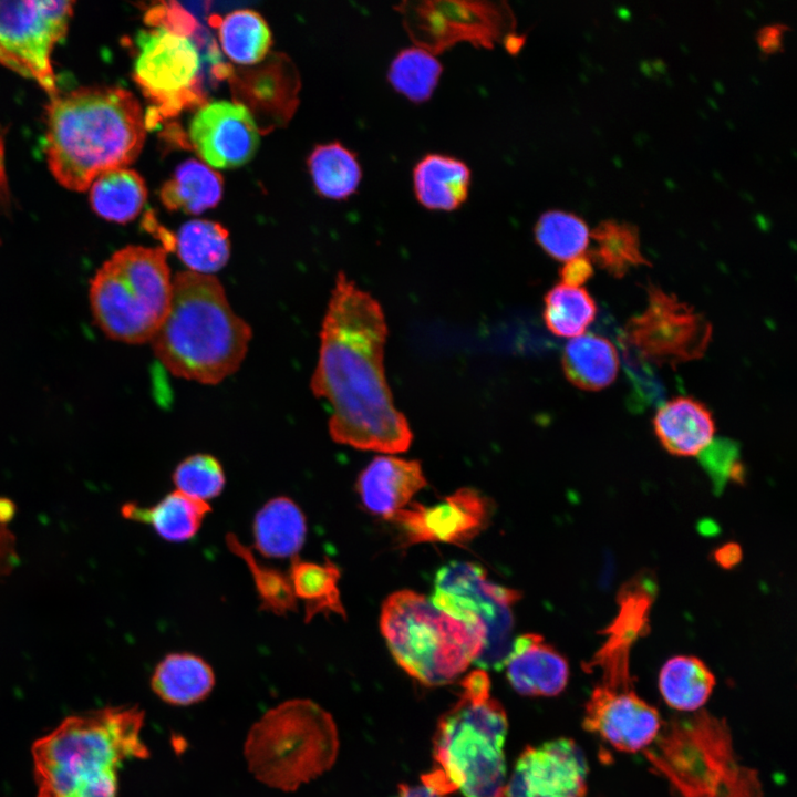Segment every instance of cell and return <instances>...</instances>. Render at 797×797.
Instances as JSON below:
<instances>
[{
  "label": "cell",
  "instance_id": "obj_1",
  "mask_svg": "<svg viewBox=\"0 0 797 797\" xmlns=\"http://www.w3.org/2000/svg\"><path fill=\"white\" fill-rule=\"evenodd\" d=\"M387 335L380 303L339 272L320 331L312 393L330 406L331 438L358 449L401 453L412 443L395 408L383 356Z\"/></svg>",
  "mask_w": 797,
  "mask_h": 797
},
{
  "label": "cell",
  "instance_id": "obj_2",
  "mask_svg": "<svg viewBox=\"0 0 797 797\" xmlns=\"http://www.w3.org/2000/svg\"><path fill=\"white\" fill-rule=\"evenodd\" d=\"M147 122L137 99L117 86L80 87L48 107L45 153L54 178L83 192L102 173L139 155Z\"/></svg>",
  "mask_w": 797,
  "mask_h": 797
},
{
  "label": "cell",
  "instance_id": "obj_3",
  "mask_svg": "<svg viewBox=\"0 0 797 797\" xmlns=\"http://www.w3.org/2000/svg\"><path fill=\"white\" fill-rule=\"evenodd\" d=\"M144 712L114 706L68 716L32 746L38 797H117L123 763L149 752Z\"/></svg>",
  "mask_w": 797,
  "mask_h": 797
},
{
  "label": "cell",
  "instance_id": "obj_4",
  "mask_svg": "<svg viewBox=\"0 0 797 797\" xmlns=\"http://www.w3.org/2000/svg\"><path fill=\"white\" fill-rule=\"evenodd\" d=\"M251 337L220 281L186 270L173 277L169 309L151 344L173 375L214 385L239 369Z\"/></svg>",
  "mask_w": 797,
  "mask_h": 797
},
{
  "label": "cell",
  "instance_id": "obj_5",
  "mask_svg": "<svg viewBox=\"0 0 797 797\" xmlns=\"http://www.w3.org/2000/svg\"><path fill=\"white\" fill-rule=\"evenodd\" d=\"M456 703L439 718L434 735V767L423 784L443 796L500 797L505 785L507 716L490 695L485 670L467 674Z\"/></svg>",
  "mask_w": 797,
  "mask_h": 797
},
{
  "label": "cell",
  "instance_id": "obj_6",
  "mask_svg": "<svg viewBox=\"0 0 797 797\" xmlns=\"http://www.w3.org/2000/svg\"><path fill=\"white\" fill-rule=\"evenodd\" d=\"M643 752L676 797H763L757 773L737 758L725 721L706 711L670 720Z\"/></svg>",
  "mask_w": 797,
  "mask_h": 797
},
{
  "label": "cell",
  "instance_id": "obj_7",
  "mask_svg": "<svg viewBox=\"0 0 797 797\" xmlns=\"http://www.w3.org/2000/svg\"><path fill=\"white\" fill-rule=\"evenodd\" d=\"M333 717L311 700L284 701L249 729L244 754L249 772L266 786L294 791L329 770L338 756Z\"/></svg>",
  "mask_w": 797,
  "mask_h": 797
},
{
  "label": "cell",
  "instance_id": "obj_8",
  "mask_svg": "<svg viewBox=\"0 0 797 797\" xmlns=\"http://www.w3.org/2000/svg\"><path fill=\"white\" fill-rule=\"evenodd\" d=\"M380 627L397 664L427 686L454 681L478 658L485 643L480 631L407 589L384 600Z\"/></svg>",
  "mask_w": 797,
  "mask_h": 797
},
{
  "label": "cell",
  "instance_id": "obj_9",
  "mask_svg": "<svg viewBox=\"0 0 797 797\" xmlns=\"http://www.w3.org/2000/svg\"><path fill=\"white\" fill-rule=\"evenodd\" d=\"M173 277L163 247L131 245L115 251L90 281L93 319L112 340L151 342L172 300Z\"/></svg>",
  "mask_w": 797,
  "mask_h": 797
},
{
  "label": "cell",
  "instance_id": "obj_10",
  "mask_svg": "<svg viewBox=\"0 0 797 797\" xmlns=\"http://www.w3.org/2000/svg\"><path fill=\"white\" fill-rule=\"evenodd\" d=\"M520 592L489 581L473 562L452 561L435 578L432 602L451 617L485 635L483 650L474 663L482 670H500L514 639L511 607Z\"/></svg>",
  "mask_w": 797,
  "mask_h": 797
},
{
  "label": "cell",
  "instance_id": "obj_11",
  "mask_svg": "<svg viewBox=\"0 0 797 797\" xmlns=\"http://www.w3.org/2000/svg\"><path fill=\"white\" fill-rule=\"evenodd\" d=\"M395 10L412 42L434 55L463 41L491 49L516 28L506 1H403Z\"/></svg>",
  "mask_w": 797,
  "mask_h": 797
},
{
  "label": "cell",
  "instance_id": "obj_12",
  "mask_svg": "<svg viewBox=\"0 0 797 797\" xmlns=\"http://www.w3.org/2000/svg\"><path fill=\"white\" fill-rule=\"evenodd\" d=\"M72 11L70 1H0V63L56 95L51 54Z\"/></svg>",
  "mask_w": 797,
  "mask_h": 797
},
{
  "label": "cell",
  "instance_id": "obj_13",
  "mask_svg": "<svg viewBox=\"0 0 797 797\" xmlns=\"http://www.w3.org/2000/svg\"><path fill=\"white\" fill-rule=\"evenodd\" d=\"M711 335L705 317L674 294L649 284L648 306L628 321L621 342L648 363L673 368L701 358Z\"/></svg>",
  "mask_w": 797,
  "mask_h": 797
},
{
  "label": "cell",
  "instance_id": "obj_14",
  "mask_svg": "<svg viewBox=\"0 0 797 797\" xmlns=\"http://www.w3.org/2000/svg\"><path fill=\"white\" fill-rule=\"evenodd\" d=\"M134 77L144 94L163 108H178L192 94L200 71V56L182 31L154 25L141 31Z\"/></svg>",
  "mask_w": 797,
  "mask_h": 797
},
{
  "label": "cell",
  "instance_id": "obj_15",
  "mask_svg": "<svg viewBox=\"0 0 797 797\" xmlns=\"http://www.w3.org/2000/svg\"><path fill=\"white\" fill-rule=\"evenodd\" d=\"M588 763L569 738L528 746L517 758L500 797H583Z\"/></svg>",
  "mask_w": 797,
  "mask_h": 797
},
{
  "label": "cell",
  "instance_id": "obj_16",
  "mask_svg": "<svg viewBox=\"0 0 797 797\" xmlns=\"http://www.w3.org/2000/svg\"><path fill=\"white\" fill-rule=\"evenodd\" d=\"M188 137L203 162L219 169L248 163L260 143L250 111L241 103L224 100L206 103L195 112Z\"/></svg>",
  "mask_w": 797,
  "mask_h": 797
},
{
  "label": "cell",
  "instance_id": "obj_17",
  "mask_svg": "<svg viewBox=\"0 0 797 797\" xmlns=\"http://www.w3.org/2000/svg\"><path fill=\"white\" fill-rule=\"evenodd\" d=\"M583 727L618 751L636 753L655 741L662 721L658 710L640 697L633 686L598 683L584 706Z\"/></svg>",
  "mask_w": 797,
  "mask_h": 797
},
{
  "label": "cell",
  "instance_id": "obj_18",
  "mask_svg": "<svg viewBox=\"0 0 797 797\" xmlns=\"http://www.w3.org/2000/svg\"><path fill=\"white\" fill-rule=\"evenodd\" d=\"M490 515L489 499L464 487L429 507L413 503L390 519L397 524L408 544L436 541L460 546L486 528Z\"/></svg>",
  "mask_w": 797,
  "mask_h": 797
},
{
  "label": "cell",
  "instance_id": "obj_19",
  "mask_svg": "<svg viewBox=\"0 0 797 797\" xmlns=\"http://www.w3.org/2000/svg\"><path fill=\"white\" fill-rule=\"evenodd\" d=\"M513 689L526 696H555L567 686V660L539 634L516 638L505 661Z\"/></svg>",
  "mask_w": 797,
  "mask_h": 797
},
{
  "label": "cell",
  "instance_id": "obj_20",
  "mask_svg": "<svg viewBox=\"0 0 797 797\" xmlns=\"http://www.w3.org/2000/svg\"><path fill=\"white\" fill-rule=\"evenodd\" d=\"M425 485L420 462L376 456L361 472L355 487L370 513L390 519Z\"/></svg>",
  "mask_w": 797,
  "mask_h": 797
},
{
  "label": "cell",
  "instance_id": "obj_21",
  "mask_svg": "<svg viewBox=\"0 0 797 797\" xmlns=\"http://www.w3.org/2000/svg\"><path fill=\"white\" fill-rule=\"evenodd\" d=\"M661 445L676 456H697L712 442L715 423L700 401L679 396L662 404L653 418Z\"/></svg>",
  "mask_w": 797,
  "mask_h": 797
},
{
  "label": "cell",
  "instance_id": "obj_22",
  "mask_svg": "<svg viewBox=\"0 0 797 797\" xmlns=\"http://www.w3.org/2000/svg\"><path fill=\"white\" fill-rule=\"evenodd\" d=\"M255 548L267 558L298 556L307 536V519L299 505L287 496L269 499L252 524Z\"/></svg>",
  "mask_w": 797,
  "mask_h": 797
},
{
  "label": "cell",
  "instance_id": "obj_23",
  "mask_svg": "<svg viewBox=\"0 0 797 797\" xmlns=\"http://www.w3.org/2000/svg\"><path fill=\"white\" fill-rule=\"evenodd\" d=\"M469 185V167L452 156L427 154L413 169L416 199L431 210L457 209L467 199Z\"/></svg>",
  "mask_w": 797,
  "mask_h": 797
},
{
  "label": "cell",
  "instance_id": "obj_24",
  "mask_svg": "<svg viewBox=\"0 0 797 797\" xmlns=\"http://www.w3.org/2000/svg\"><path fill=\"white\" fill-rule=\"evenodd\" d=\"M215 685V673L203 658L175 652L164 656L151 677L153 692L173 706H189L205 700Z\"/></svg>",
  "mask_w": 797,
  "mask_h": 797
},
{
  "label": "cell",
  "instance_id": "obj_25",
  "mask_svg": "<svg viewBox=\"0 0 797 797\" xmlns=\"http://www.w3.org/2000/svg\"><path fill=\"white\" fill-rule=\"evenodd\" d=\"M210 511L211 508L207 501L193 498L178 490L167 494L151 507L126 503L121 509L124 518L148 524L161 538L174 542L192 539Z\"/></svg>",
  "mask_w": 797,
  "mask_h": 797
},
{
  "label": "cell",
  "instance_id": "obj_26",
  "mask_svg": "<svg viewBox=\"0 0 797 797\" xmlns=\"http://www.w3.org/2000/svg\"><path fill=\"white\" fill-rule=\"evenodd\" d=\"M620 360L612 342L596 334L572 338L565 346L562 369L575 386L598 391L610 385L619 372Z\"/></svg>",
  "mask_w": 797,
  "mask_h": 797
},
{
  "label": "cell",
  "instance_id": "obj_27",
  "mask_svg": "<svg viewBox=\"0 0 797 797\" xmlns=\"http://www.w3.org/2000/svg\"><path fill=\"white\" fill-rule=\"evenodd\" d=\"M224 182L204 162L189 158L180 163L161 188L159 198L169 210L198 215L221 199Z\"/></svg>",
  "mask_w": 797,
  "mask_h": 797
},
{
  "label": "cell",
  "instance_id": "obj_28",
  "mask_svg": "<svg viewBox=\"0 0 797 797\" xmlns=\"http://www.w3.org/2000/svg\"><path fill=\"white\" fill-rule=\"evenodd\" d=\"M146 198L143 177L127 167L104 172L90 185L93 210L108 221L125 224L135 219Z\"/></svg>",
  "mask_w": 797,
  "mask_h": 797
},
{
  "label": "cell",
  "instance_id": "obj_29",
  "mask_svg": "<svg viewBox=\"0 0 797 797\" xmlns=\"http://www.w3.org/2000/svg\"><path fill=\"white\" fill-rule=\"evenodd\" d=\"M288 576L297 600L303 602L306 622L320 613L345 618L339 590L341 575L332 561L325 559L318 563L296 556L291 558Z\"/></svg>",
  "mask_w": 797,
  "mask_h": 797
},
{
  "label": "cell",
  "instance_id": "obj_30",
  "mask_svg": "<svg viewBox=\"0 0 797 797\" xmlns=\"http://www.w3.org/2000/svg\"><path fill=\"white\" fill-rule=\"evenodd\" d=\"M715 683L713 672L693 655L672 656L659 674V690L665 703L682 712H697L703 707Z\"/></svg>",
  "mask_w": 797,
  "mask_h": 797
},
{
  "label": "cell",
  "instance_id": "obj_31",
  "mask_svg": "<svg viewBox=\"0 0 797 797\" xmlns=\"http://www.w3.org/2000/svg\"><path fill=\"white\" fill-rule=\"evenodd\" d=\"M173 246L188 271L214 276L230 258L228 230L219 222L193 219L183 224Z\"/></svg>",
  "mask_w": 797,
  "mask_h": 797
},
{
  "label": "cell",
  "instance_id": "obj_32",
  "mask_svg": "<svg viewBox=\"0 0 797 797\" xmlns=\"http://www.w3.org/2000/svg\"><path fill=\"white\" fill-rule=\"evenodd\" d=\"M594 240L588 253L610 276L622 278L631 268L650 265L641 252L638 228L627 221L608 219L600 221L590 231Z\"/></svg>",
  "mask_w": 797,
  "mask_h": 797
},
{
  "label": "cell",
  "instance_id": "obj_33",
  "mask_svg": "<svg viewBox=\"0 0 797 797\" xmlns=\"http://www.w3.org/2000/svg\"><path fill=\"white\" fill-rule=\"evenodd\" d=\"M308 165L317 192L334 200L355 193L362 178L355 155L337 142L315 146Z\"/></svg>",
  "mask_w": 797,
  "mask_h": 797
},
{
  "label": "cell",
  "instance_id": "obj_34",
  "mask_svg": "<svg viewBox=\"0 0 797 797\" xmlns=\"http://www.w3.org/2000/svg\"><path fill=\"white\" fill-rule=\"evenodd\" d=\"M226 55L239 64L261 61L271 45V32L261 14L251 9H238L226 14L218 29Z\"/></svg>",
  "mask_w": 797,
  "mask_h": 797
},
{
  "label": "cell",
  "instance_id": "obj_35",
  "mask_svg": "<svg viewBox=\"0 0 797 797\" xmlns=\"http://www.w3.org/2000/svg\"><path fill=\"white\" fill-rule=\"evenodd\" d=\"M597 306L581 287L556 284L545 296L544 321L551 333L576 338L594 320Z\"/></svg>",
  "mask_w": 797,
  "mask_h": 797
},
{
  "label": "cell",
  "instance_id": "obj_36",
  "mask_svg": "<svg viewBox=\"0 0 797 797\" xmlns=\"http://www.w3.org/2000/svg\"><path fill=\"white\" fill-rule=\"evenodd\" d=\"M228 549L239 557L247 566L253 580L260 609L277 615H286L298 609V600L293 593L288 573L269 567L256 558L252 550L244 545L235 534L226 536Z\"/></svg>",
  "mask_w": 797,
  "mask_h": 797
},
{
  "label": "cell",
  "instance_id": "obj_37",
  "mask_svg": "<svg viewBox=\"0 0 797 797\" xmlns=\"http://www.w3.org/2000/svg\"><path fill=\"white\" fill-rule=\"evenodd\" d=\"M443 65L418 46L401 50L392 60L387 79L395 91L414 103L427 101L437 86Z\"/></svg>",
  "mask_w": 797,
  "mask_h": 797
},
{
  "label": "cell",
  "instance_id": "obj_38",
  "mask_svg": "<svg viewBox=\"0 0 797 797\" xmlns=\"http://www.w3.org/2000/svg\"><path fill=\"white\" fill-rule=\"evenodd\" d=\"M534 230L535 239L541 249L559 261H568L584 253L589 246V227L573 213L547 210L540 215Z\"/></svg>",
  "mask_w": 797,
  "mask_h": 797
},
{
  "label": "cell",
  "instance_id": "obj_39",
  "mask_svg": "<svg viewBox=\"0 0 797 797\" xmlns=\"http://www.w3.org/2000/svg\"><path fill=\"white\" fill-rule=\"evenodd\" d=\"M176 490L193 498L207 501L219 496L226 476L220 462L209 454H194L183 459L173 473Z\"/></svg>",
  "mask_w": 797,
  "mask_h": 797
},
{
  "label": "cell",
  "instance_id": "obj_40",
  "mask_svg": "<svg viewBox=\"0 0 797 797\" xmlns=\"http://www.w3.org/2000/svg\"><path fill=\"white\" fill-rule=\"evenodd\" d=\"M593 275V262L588 252L581 253L568 261L560 269L562 282L571 287H580Z\"/></svg>",
  "mask_w": 797,
  "mask_h": 797
},
{
  "label": "cell",
  "instance_id": "obj_41",
  "mask_svg": "<svg viewBox=\"0 0 797 797\" xmlns=\"http://www.w3.org/2000/svg\"><path fill=\"white\" fill-rule=\"evenodd\" d=\"M787 25L775 23L762 27L756 34L757 43L764 53H774L782 49L783 33Z\"/></svg>",
  "mask_w": 797,
  "mask_h": 797
},
{
  "label": "cell",
  "instance_id": "obj_42",
  "mask_svg": "<svg viewBox=\"0 0 797 797\" xmlns=\"http://www.w3.org/2000/svg\"><path fill=\"white\" fill-rule=\"evenodd\" d=\"M18 561L14 551V537L0 525V576L7 575Z\"/></svg>",
  "mask_w": 797,
  "mask_h": 797
},
{
  "label": "cell",
  "instance_id": "obj_43",
  "mask_svg": "<svg viewBox=\"0 0 797 797\" xmlns=\"http://www.w3.org/2000/svg\"><path fill=\"white\" fill-rule=\"evenodd\" d=\"M715 560L723 568L734 567L742 558V550L736 544H726L715 551Z\"/></svg>",
  "mask_w": 797,
  "mask_h": 797
},
{
  "label": "cell",
  "instance_id": "obj_44",
  "mask_svg": "<svg viewBox=\"0 0 797 797\" xmlns=\"http://www.w3.org/2000/svg\"><path fill=\"white\" fill-rule=\"evenodd\" d=\"M392 797H447L422 784L417 786L401 785L397 793Z\"/></svg>",
  "mask_w": 797,
  "mask_h": 797
},
{
  "label": "cell",
  "instance_id": "obj_45",
  "mask_svg": "<svg viewBox=\"0 0 797 797\" xmlns=\"http://www.w3.org/2000/svg\"><path fill=\"white\" fill-rule=\"evenodd\" d=\"M17 507L13 501L8 498H0V525L9 522L14 514Z\"/></svg>",
  "mask_w": 797,
  "mask_h": 797
},
{
  "label": "cell",
  "instance_id": "obj_46",
  "mask_svg": "<svg viewBox=\"0 0 797 797\" xmlns=\"http://www.w3.org/2000/svg\"><path fill=\"white\" fill-rule=\"evenodd\" d=\"M524 40H525V38L519 37L518 34L513 32L505 38L504 43H505L506 49L510 53H516L521 49V46L524 44Z\"/></svg>",
  "mask_w": 797,
  "mask_h": 797
}]
</instances>
